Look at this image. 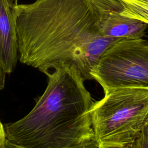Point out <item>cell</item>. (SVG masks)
Wrapping results in <instances>:
<instances>
[{
	"instance_id": "obj_1",
	"label": "cell",
	"mask_w": 148,
	"mask_h": 148,
	"mask_svg": "<svg viewBox=\"0 0 148 148\" xmlns=\"http://www.w3.org/2000/svg\"><path fill=\"white\" fill-rule=\"evenodd\" d=\"M12 10L18 59L38 69L69 65L92 80L101 55L121 39L101 35L93 0H36Z\"/></svg>"
},
{
	"instance_id": "obj_2",
	"label": "cell",
	"mask_w": 148,
	"mask_h": 148,
	"mask_svg": "<svg viewBox=\"0 0 148 148\" xmlns=\"http://www.w3.org/2000/svg\"><path fill=\"white\" fill-rule=\"evenodd\" d=\"M39 70L48 77L47 87L27 115L3 125L6 139L27 148H66L94 139V102L79 71L66 64Z\"/></svg>"
},
{
	"instance_id": "obj_3",
	"label": "cell",
	"mask_w": 148,
	"mask_h": 148,
	"mask_svg": "<svg viewBox=\"0 0 148 148\" xmlns=\"http://www.w3.org/2000/svg\"><path fill=\"white\" fill-rule=\"evenodd\" d=\"M91 118L98 147L131 146L148 125V89L120 88L105 92L102 99L94 102Z\"/></svg>"
},
{
	"instance_id": "obj_4",
	"label": "cell",
	"mask_w": 148,
	"mask_h": 148,
	"mask_svg": "<svg viewBox=\"0 0 148 148\" xmlns=\"http://www.w3.org/2000/svg\"><path fill=\"white\" fill-rule=\"evenodd\" d=\"M91 75L104 92L120 88L148 89V40L121 39L113 43Z\"/></svg>"
},
{
	"instance_id": "obj_5",
	"label": "cell",
	"mask_w": 148,
	"mask_h": 148,
	"mask_svg": "<svg viewBox=\"0 0 148 148\" xmlns=\"http://www.w3.org/2000/svg\"><path fill=\"white\" fill-rule=\"evenodd\" d=\"M99 16L101 35L108 38L138 39L146 35V24L122 15L123 7L118 0H93Z\"/></svg>"
},
{
	"instance_id": "obj_6",
	"label": "cell",
	"mask_w": 148,
	"mask_h": 148,
	"mask_svg": "<svg viewBox=\"0 0 148 148\" xmlns=\"http://www.w3.org/2000/svg\"><path fill=\"white\" fill-rule=\"evenodd\" d=\"M18 58L15 19L12 9L5 0H0V66L11 73Z\"/></svg>"
},
{
	"instance_id": "obj_7",
	"label": "cell",
	"mask_w": 148,
	"mask_h": 148,
	"mask_svg": "<svg viewBox=\"0 0 148 148\" xmlns=\"http://www.w3.org/2000/svg\"><path fill=\"white\" fill-rule=\"evenodd\" d=\"M123 7L122 15L148 25V0H118Z\"/></svg>"
},
{
	"instance_id": "obj_8",
	"label": "cell",
	"mask_w": 148,
	"mask_h": 148,
	"mask_svg": "<svg viewBox=\"0 0 148 148\" xmlns=\"http://www.w3.org/2000/svg\"><path fill=\"white\" fill-rule=\"evenodd\" d=\"M98 142H97L96 139H94L86 142L81 145L75 146H72V147H66V148H98ZM2 148H27V147L16 145L10 142L6 139Z\"/></svg>"
},
{
	"instance_id": "obj_9",
	"label": "cell",
	"mask_w": 148,
	"mask_h": 148,
	"mask_svg": "<svg viewBox=\"0 0 148 148\" xmlns=\"http://www.w3.org/2000/svg\"><path fill=\"white\" fill-rule=\"evenodd\" d=\"M131 146L132 148H148V125L138 135Z\"/></svg>"
},
{
	"instance_id": "obj_10",
	"label": "cell",
	"mask_w": 148,
	"mask_h": 148,
	"mask_svg": "<svg viewBox=\"0 0 148 148\" xmlns=\"http://www.w3.org/2000/svg\"><path fill=\"white\" fill-rule=\"evenodd\" d=\"M6 139L4 126L0 121V148H2Z\"/></svg>"
},
{
	"instance_id": "obj_11",
	"label": "cell",
	"mask_w": 148,
	"mask_h": 148,
	"mask_svg": "<svg viewBox=\"0 0 148 148\" xmlns=\"http://www.w3.org/2000/svg\"><path fill=\"white\" fill-rule=\"evenodd\" d=\"M5 72L0 66V90L5 87Z\"/></svg>"
},
{
	"instance_id": "obj_12",
	"label": "cell",
	"mask_w": 148,
	"mask_h": 148,
	"mask_svg": "<svg viewBox=\"0 0 148 148\" xmlns=\"http://www.w3.org/2000/svg\"><path fill=\"white\" fill-rule=\"evenodd\" d=\"M11 9H13L14 7L18 5V0H5Z\"/></svg>"
},
{
	"instance_id": "obj_13",
	"label": "cell",
	"mask_w": 148,
	"mask_h": 148,
	"mask_svg": "<svg viewBox=\"0 0 148 148\" xmlns=\"http://www.w3.org/2000/svg\"><path fill=\"white\" fill-rule=\"evenodd\" d=\"M98 148H132L131 146H105Z\"/></svg>"
}]
</instances>
